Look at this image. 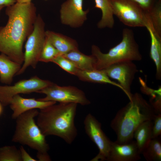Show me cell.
I'll list each match as a JSON object with an SVG mask.
<instances>
[{
    "label": "cell",
    "instance_id": "cell-1",
    "mask_svg": "<svg viewBox=\"0 0 161 161\" xmlns=\"http://www.w3.org/2000/svg\"><path fill=\"white\" fill-rule=\"evenodd\" d=\"M8 17L6 25L0 27V52L22 65L24 62V44L32 32L37 14L32 2H16L6 7Z\"/></svg>",
    "mask_w": 161,
    "mask_h": 161
},
{
    "label": "cell",
    "instance_id": "cell-2",
    "mask_svg": "<svg viewBox=\"0 0 161 161\" xmlns=\"http://www.w3.org/2000/svg\"><path fill=\"white\" fill-rule=\"evenodd\" d=\"M78 104L56 103L40 110L36 123L46 136L54 135L71 144L77 135L75 123Z\"/></svg>",
    "mask_w": 161,
    "mask_h": 161
},
{
    "label": "cell",
    "instance_id": "cell-3",
    "mask_svg": "<svg viewBox=\"0 0 161 161\" xmlns=\"http://www.w3.org/2000/svg\"><path fill=\"white\" fill-rule=\"evenodd\" d=\"M130 102L117 112L110 123L117 135L116 142L120 144L133 140L134 133L143 122L153 120L156 114L151 105L140 94H133Z\"/></svg>",
    "mask_w": 161,
    "mask_h": 161
},
{
    "label": "cell",
    "instance_id": "cell-4",
    "mask_svg": "<svg viewBox=\"0 0 161 161\" xmlns=\"http://www.w3.org/2000/svg\"><path fill=\"white\" fill-rule=\"evenodd\" d=\"M92 54L96 59L95 69L102 70L110 65L124 61H139L142 59L138 44L132 30L124 29L122 39L117 45L110 49L107 53L102 52L95 45L91 47Z\"/></svg>",
    "mask_w": 161,
    "mask_h": 161
},
{
    "label": "cell",
    "instance_id": "cell-5",
    "mask_svg": "<svg viewBox=\"0 0 161 161\" xmlns=\"http://www.w3.org/2000/svg\"><path fill=\"white\" fill-rule=\"evenodd\" d=\"M38 113L37 109H33L18 117L12 138L13 142L26 145L36 151L37 156L48 154L49 149L46 136L35 120Z\"/></svg>",
    "mask_w": 161,
    "mask_h": 161
},
{
    "label": "cell",
    "instance_id": "cell-6",
    "mask_svg": "<svg viewBox=\"0 0 161 161\" xmlns=\"http://www.w3.org/2000/svg\"><path fill=\"white\" fill-rule=\"evenodd\" d=\"M45 26L42 16L38 14L33 30L26 41L24 62L16 75L22 74L29 66L36 68L45 40Z\"/></svg>",
    "mask_w": 161,
    "mask_h": 161
},
{
    "label": "cell",
    "instance_id": "cell-7",
    "mask_svg": "<svg viewBox=\"0 0 161 161\" xmlns=\"http://www.w3.org/2000/svg\"><path fill=\"white\" fill-rule=\"evenodd\" d=\"M37 93L45 95L44 97L38 99L41 101L74 103L82 106L88 105L91 103L82 90L73 86H60L53 83Z\"/></svg>",
    "mask_w": 161,
    "mask_h": 161
},
{
    "label": "cell",
    "instance_id": "cell-8",
    "mask_svg": "<svg viewBox=\"0 0 161 161\" xmlns=\"http://www.w3.org/2000/svg\"><path fill=\"white\" fill-rule=\"evenodd\" d=\"M114 14L123 24L130 27H145L146 13L132 0H110Z\"/></svg>",
    "mask_w": 161,
    "mask_h": 161
},
{
    "label": "cell",
    "instance_id": "cell-9",
    "mask_svg": "<svg viewBox=\"0 0 161 161\" xmlns=\"http://www.w3.org/2000/svg\"><path fill=\"white\" fill-rule=\"evenodd\" d=\"M53 83L35 76L28 79L21 80L13 85H0V102L4 106L9 105L14 96L20 94L37 93Z\"/></svg>",
    "mask_w": 161,
    "mask_h": 161
},
{
    "label": "cell",
    "instance_id": "cell-10",
    "mask_svg": "<svg viewBox=\"0 0 161 161\" xmlns=\"http://www.w3.org/2000/svg\"><path fill=\"white\" fill-rule=\"evenodd\" d=\"M83 123L86 133L99 150L98 154L90 161L106 160L112 141L102 129L101 123L91 113L86 116Z\"/></svg>",
    "mask_w": 161,
    "mask_h": 161
},
{
    "label": "cell",
    "instance_id": "cell-11",
    "mask_svg": "<svg viewBox=\"0 0 161 161\" xmlns=\"http://www.w3.org/2000/svg\"><path fill=\"white\" fill-rule=\"evenodd\" d=\"M103 70L110 78L116 80L129 100L133 94L131 88L136 73L137 67L133 61H128L113 64Z\"/></svg>",
    "mask_w": 161,
    "mask_h": 161
},
{
    "label": "cell",
    "instance_id": "cell-12",
    "mask_svg": "<svg viewBox=\"0 0 161 161\" xmlns=\"http://www.w3.org/2000/svg\"><path fill=\"white\" fill-rule=\"evenodd\" d=\"M83 0H66L60 10L61 23L74 28L82 27L87 19L89 9H83Z\"/></svg>",
    "mask_w": 161,
    "mask_h": 161
},
{
    "label": "cell",
    "instance_id": "cell-13",
    "mask_svg": "<svg viewBox=\"0 0 161 161\" xmlns=\"http://www.w3.org/2000/svg\"><path fill=\"white\" fill-rule=\"evenodd\" d=\"M141 154L135 140L125 144L112 141L107 161H137Z\"/></svg>",
    "mask_w": 161,
    "mask_h": 161
},
{
    "label": "cell",
    "instance_id": "cell-14",
    "mask_svg": "<svg viewBox=\"0 0 161 161\" xmlns=\"http://www.w3.org/2000/svg\"><path fill=\"white\" fill-rule=\"evenodd\" d=\"M52 101H43L35 98H25L17 95L13 96L9 105L13 111L12 118L16 119L21 114L29 110L44 109L56 103Z\"/></svg>",
    "mask_w": 161,
    "mask_h": 161
},
{
    "label": "cell",
    "instance_id": "cell-15",
    "mask_svg": "<svg viewBox=\"0 0 161 161\" xmlns=\"http://www.w3.org/2000/svg\"><path fill=\"white\" fill-rule=\"evenodd\" d=\"M145 27L150 37V55L156 67V78L160 80L161 79V38L157 35L154 31L148 14L147 16Z\"/></svg>",
    "mask_w": 161,
    "mask_h": 161
},
{
    "label": "cell",
    "instance_id": "cell-16",
    "mask_svg": "<svg viewBox=\"0 0 161 161\" xmlns=\"http://www.w3.org/2000/svg\"><path fill=\"white\" fill-rule=\"evenodd\" d=\"M46 36L57 50L60 55L78 49L77 41L71 37L60 33L47 30Z\"/></svg>",
    "mask_w": 161,
    "mask_h": 161
},
{
    "label": "cell",
    "instance_id": "cell-17",
    "mask_svg": "<svg viewBox=\"0 0 161 161\" xmlns=\"http://www.w3.org/2000/svg\"><path fill=\"white\" fill-rule=\"evenodd\" d=\"M21 65L12 61L5 54H0V81L10 84L15 75L19 71Z\"/></svg>",
    "mask_w": 161,
    "mask_h": 161
},
{
    "label": "cell",
    "instance_id": "cell-18",
    "mask_svg": "<svg viewBox=\"0 0 161 161\" xmlns=\"http://www.w3.org/2000/svg\"><path fill=\"white\" fill-rule=\"evenodd\" d=\"M81 80L95 83L109 84L119 88L123 91L121 86L112 80L103 70H79L76 75Z\"/></svg>",
    "mask_w": 161,
    "mask_h": 161
},
{
    "label": "cell",
    "instance_id": "cell-19",
    "mask_svg": "<svg viewBox=\"0 0 161 161\" xmlns=\"http://www.w3.org/2000/svg\"><path fill=\"white\" fill-rule=\"evenodd\" d=\"M62 55L71 61L79 70L96 69V59L92 54L86 55L78 49Z\"/></svg>",
    "mask_w": 161,
    "mask_h": 161
},
{
    "label": "cell",
    "instance_id": "cell-20",
    "mask_svg": "<svg viewBox=\"0 0 161 161\" xmlns=\"http://www.w3.org/2000/svg\"><path fill=\"white\" fill-rule=\"evenodd\" d=\"M95 7L100 10L102 17L98 22V28H112L114 24V12L110 0H94Z\"/></svg>",
    "mask_w": 161,
    "mask_h": 161
},
{
    "label": "cell",
    "instance_id": "cell-21",
    "mask_svg": "<svg viewBox=\"0 0 161 161\" xmlns=\"http://www.w3.org/2000/svg\"><path fill=\"white\" fill-rule=\"evenodd\" d=\"M153 120L146 121L140 125L134 131L133 138L141 154L152 138Z\"/></svg>",
    "mask_w": 161,
    "mask_h": 161
},
{
    "label": "cell",
    "instance_id": "cell-22",
    "mask_svg": "<svg viewBox=\"0 0 161 161\" xmlns=\"http://www.w3.org/2000/svg\"><path fill=\"white\" fill-rule=\"evenodd\" d=\"M147 161H161V141L159 137L152 139L141 152Z\"/></svg>",
    "mask_w": 161,
    "mask_h": 161
},
{
    "label": "cell",
    "instance_id": "cell-23",
    "mask_svg": "<svg viewBox=\"0 0 161 161\" xmlns=\"http://www.w3.org/2000/svg\"><path fill=\"white\" fill-rule=\"evenodd\" d=\"M148 13L154 31L161 38V0H157Z\"/></svg>",
    "mask_w": 161,
    "mask_h": 161
},
{
    "label": "cell",
    "instance_id": "cell-24",
    "mask_svg": "<svg viewBox=\"0 0 161 161\" xmlns=\"http://www.w3.org/2000/svg\"><path fill=\"white\" fill-rule=\"evenodd\" d=\"M60 54L49 39L46 37L39 58V61L48 63L53 60Z\"/></svg>",
    "mask_w": 161,
    "mask_h": 161
},
{
    "label": "cell",
    "instance_id": "cell-25",
    "mask_svg": "<svg viewBox=\"0 0 161 161\" xmlns=\"http://www.w3.org/2000/svg\"><path fill=\"white\" fill-rule=\"evenodd\" d=\"M0 161H22L19 149L14 145L0 148Z\"/></svg>",
    "mask_w": 161,
    "mask_h": 161
},
{
    "label": "cell",
    "instance_id": "cell-26",
    "mask_svg": "<svg viewBox=\"0 0 161 161\" xmlns=\"http://www.w3.org/2000/svg\"><path fill=\"white\" fill-rule=\"evenodd\" d=\"M52 62L65 71L75 76L79 70L71 61L61 55L57 56Z\"/></svg>",
    "mask_w": 161,
    "mask_h": 161
},
{
    "label": "cell",
    "instance_id": "cell-27",
    "mask_svg": "<svg viewBox=\"0 0 161 161\" xmlns=\"http://www.w3.org/2000/svg\"><path fill=\"white\" fill-rule=\"evenodd\" d=\"M161 134V113L156 114L153 120L152 128V139L157 138Z\"/></svg>",
    "mask_w": 161,
    "mask_h": 161
},
{
    "label": "cell",
    "instance_id": "cell-28",
    "mask_svg": "<svg viewBox=\"0 0 161 161\" xmlns=\"http://www.w3.org/2000/svg\"><path fill=\"white\" fill-rule=\"evenodd\" d=\"M137 3L146 13L149 12L157 0H132Z\"/></svg>",
    "mask_w": 161,
    "mask_h": 161
},
{
    "label": "cell",
    "instance_id": "cell-29",
    "mask_svg": "<svg viewBox=\"0 0 161 161\" xmlns=\"http://www.w3.org/2000/svg\"><path fill=\"white\" fill-rule=\"evenodd\" d=\"M22 161H37L38 160L32 157L22 146L19 148Z\"/></svg>",
    "mask_w": 161,
    "mask_h": 161
},
{
    "label": "cell",
    "instance_id": "cell-30",
    "mask_svg": "<svg viewBox=\"0 0 161 161\" xmlns=\"http://www.w3.org/2000/svg\"><path fill=\"white\" fill-rule=\"evenodd\" d=\"M16 2V0H0V6L3 5L6 7L13 5Z\"/></svg>",
    "mask_w": 161,
    "mask_h": 161
},
{
    "label": "cell",
    "instance_id": "cell-31",
    "mask_svg": "<svg viewBox=\"0 0 161 161\" xmlns=\"http://www.w3.org/2000/svg\"><path fill=\"white\" fill-rule=\"evenodd\" d=\"M16 2L19 3H28L31 2L32 0H16Z\"/></svg>",
    "mask_w": 161,
    "mask_h": 161
},
{
    "label": "cell",
    "instance_id": "cell-32",
    "mask_svg": "<svg viewBox=\"0 0 161 161\" xmlns=\"http://www.w3.org/2000/svg\"><path fill=\"white\" fill-rule=\"evenodd\" d=\"M2 111V107L1 103L0 102V115L1 114Z\"/></svg>",
    "mask_w": 161,
    "mask_h": 161
},
{
    "label": "cell",
    "instance_id": "cell-33",
    "mask_svg": "<svg viewBox=\"0 0 161 161\" xmlns=\"http://www.w3.org/2000/svg\"><path fill=\"white\" fill-rule=\"evenodd\" d=\"M5 6H0V13L1 10L3 9V8L5 7Z\"/></svg>",
    "mask_w": 161,
    "mask_h": 161
},
{
    "label": "cell",
    "instance_id": "cell-34",
    "mask_svg": "<svg viewBox=\"0 0 161 161\" xmlns=\"http://www.w3.org/2000/svg\"></svg>",
    "mask_w": 161,
    "mask_h": 161
}]
</instances>
